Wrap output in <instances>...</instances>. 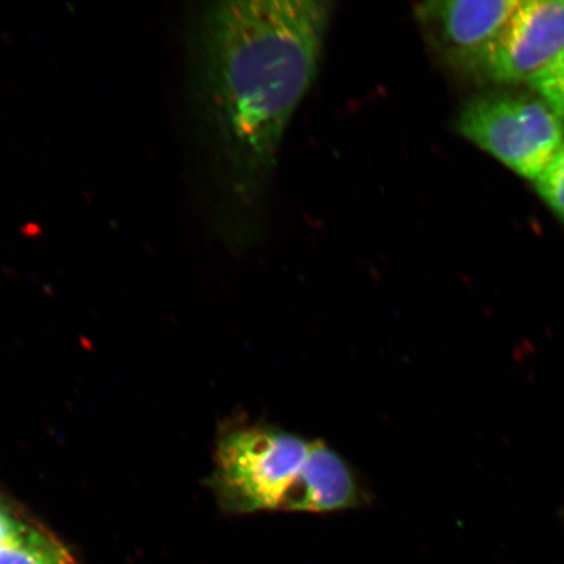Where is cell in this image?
<instances>
[{
  "label": "cell",
  "mask_w": 564,
  "mask_h": 564,
  "mask_svg": "<svg viewBox=\"0 0 564 564\" xmlns=\"http://www.w3.org/2000/svg\"><path fill=\"white\" fill-rule=\"evenodd\" d=\"M534 185L542 200L564 221V143L534 181Z\"/></svg>",
  "instance_id": "obj_7"
},
{
  "label": "cell",
  "mask_w": 564,
  "mask_h": 564,
  "mask_svg": "<svg viewBox=\"0 0 564 564\" xmlns=\"http://www.w3.org/2000/svg\"><path fill=\"white\" fill-rule=\"evenodd\" d=\"M520 0H446L414 7L425 41L451 66L465 70L494 41Z\"/></svg>",
  "instance_id": "obj_5"
},
{
  "label": "cell",
  "mask_w": 564,
  "mask_h": 564,
  "mask_svg": "<svg viewBox=\"0 0 564 564\" xmlns=\"http://www.w3.org/2000/svg\"><path fill=\"white\" fill-rule=\"evenodd\" d=\"M30 528L0 506V547L12 544Z\"/></svg>",
  "instance_id": "obj_9"
},
{
  "label": "cell",
  "mask_w": 564,
  "mask_h": 564,
  "mask_svg": "<svg viewBox=\"0 0 564 564\" xmlns=\"http://www.w3.org/2000/svg\"><path fill=\"white\" fill-rule=\"evenodd\" d=\"M334 3L246 0L210 7L202 35L210 123L239 199L264 196L294 112L319 70Z\"/></svg>",
  "instance_id": "obj_1"
},
{
  "label": "cell",
  "mask_w": 564,
  "mask_h": 564,
  "mask_svg": "<svg viewBox=\"0 0 564 564\" xmlns=\"http://www.w3.org/2000/svg\"><path fill=\"white\" fill-rule=\"evenodd\" d=\"M455 126L464 139L533 182L564 143L560 117L532 90H490L470 98Z\"/></svg>",
  "instance_id": "obj_3"
},
{
  "label": "cell",
  "mask_w": 564,
  "mask_h": 564,
  "mask_svg": "<svg viewBox=\"0 0 564 564\" xmlns=\"http://www.w3.org/2000/svg\"><path fill=\"white\" fill-rule=\"evenodd\" d=\"M210 485L223 509L236 514L333 513L369 502L356 470L326 442L260 422L221 435Z\"/></svg>",
  "instance_id": "obj_2"
},
{
  "label": "cell",
  "mask_w": 564,
  "mask_h": 564,
  "mask_svg": "<svg viewBox=\"0 0 564 564\" xmlns=\"http://www.w3.org/2000/svg\"><path fill=\"white\" fill-rule=\"evenodd\" d=\"M564 52V0H523L497 40L464 70L499 86L528 84Z\"/></svg>",
  "instance_id": "obj_4"
},
{
  "label": "cell",
  "mask_w": 564,
  "mask_h": 564,
  "mask_svg": "<svg viewBox=\"0 0 564 564\" xmlns=\"http://www.w3.org/2000/svg\"><path fill=\"white\" fill-rule=\"evenodd\" d=\"M528 87L555 111L564 124V52L529 82Z\"/></svg>",
  "instance_id": "obj_8"
},
{
  "label": "cell",
  "mask_w": 564,
  "mask_h": 564,
  "mask_svg": "<svg viewBox=\"0 0 564 564\" xmlns=\"http://www.w3.org/2000/svg\"><path fill=\"white\" fill-rule=\"evenodd\" d=\"M0 564H69L65 550L51 535L28 528L19 540L0 547Z\"/></svg>",
  "instance_id": "obj_6"
}]
</instances>
